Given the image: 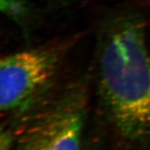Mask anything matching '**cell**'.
<instances>
[{
  "label": "cell",
  "mask_w": 150,
  "mask_h": 150,
  "mask_svg": "<svg viewBox=\"0 0 150 150\" xmlns=\"http://www.w3.org/2000/svg\"><path fill=\"white\" fill-rule=\"evenodd\" d=\"M98 87L118 132L132 141L150 139V53L137 18L117 19L105 33Z\"/></svg>",
  "instance_id": "1"
},
{
  "label": "cell",
  "mask_w": 150,
  "mask_h": 150,
  "mask_svg": "<svg viewBox=\"0 0 150 150\" xmlns=\"http://www.w3.org/2000/svg\"><path fill=\"white\" fill-rule=\"evenodd\" d=\"M83 92L71 90L43 106L14 139L12 150H83Z\"/></svg>",
  "instance_id": "2"
},
{
  "label": "cell",
  "mask_w": 150,
  "mask_h": 150,
  "mask_svg": "<svg viewBox=\"0 0 150 150\" xmlns=\"http://www.w3.org/2000/svg\"><path fill=\"white\" fill-rule=\"evenodd\" d=\"M14 137L13 135L0 129V150H11L13 144Z\"/></svg>",
  "instance_id": "5"
},
{
  "label": "cell",
  "mask_w": 150,
  "mask_h": 150,
  "mask_svg": "<svg viewBox=\"0 0 150 150\" xmlns=\"http://www.w3.org/2000/svg\"><path fill=\"white\" fill-rule=\"evenodd\" d=\"M27 13L25 0H0V13L2 14L19 19Z\"/></svg>",
  "instance_id": "4"
},
{
  "label": "cell",
  "mask_w": 150,
  "mask_h": 150,
  "mask_svg": "<svg viewBox=\"0 0 150 150\" xmlns=\"http://www.w3.org/2000/svg\"><path fill=\"white\" fill-rule=\"evenodd\" d=\"M61 59L57 47H41L0 58V112L29 107L43 93Z\"/></svg>",
  "instance_id": "3"
}]
</instances>
